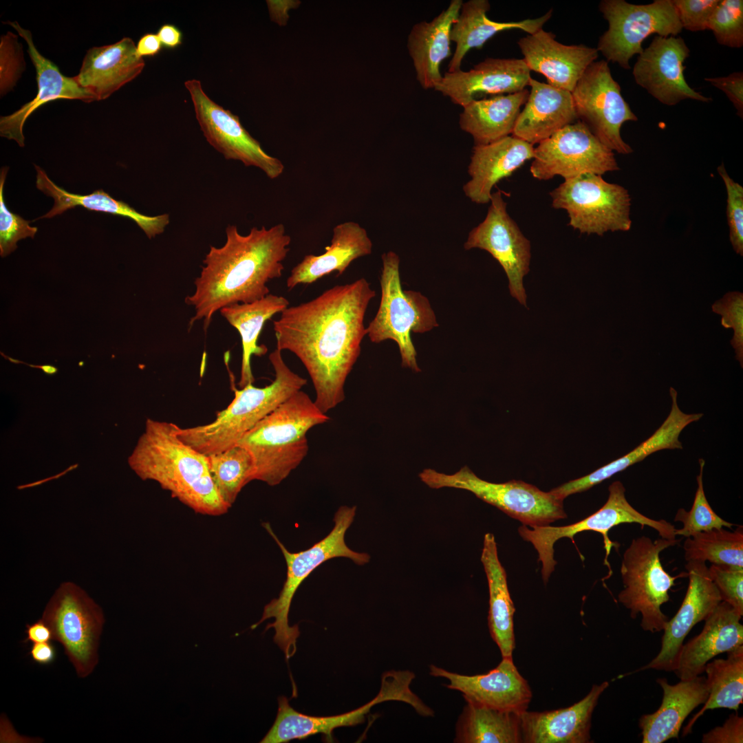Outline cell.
<instances>
[{"label":"cell","mask_w":743,"mask_h":743,"mask_svg":"<svg viewBox=\"0 0 743 743\" xmlns=\"http://www.w3.org/2000/svg\"><path fill=\"white\" fill-rule=\"evenodd\" d=\"M708 698L689 720L683 736L691 733L696 720L709 709L726 708L737 711L743 701V645L727 652L726 658H716L705 665Z\"/></svg>","instance_id":"cell-40"},{"label":"cell","mask_w":743,"mask_h":743,"mask_svg":"<svg viewBox=\"0 0 743 743\" xmlns=\"http://www.w3.org/2000/svg\"><path fill=\"white\" fill-rule=\"evenodd\" d=\"M685 568L689 578L687 590L678 612L668 620L663 629L660 650L649 663L633 673L650 669L674 671L685 637L695 625L704 621L722 601L704 562L687 561Z\"/></svg>","instance_id":"cell-19"},{"label":"cell","mask_w":743,"mask_h":743,"mask_svg":"<svg viewBox=\"0 0 743 743\" xmlns=\"http://www.w3.org/2000/svg\"><path fill=\"white\" fill-rule=\"evenodd\" d=\"M682 29L691 32L707 30L709 21L719 0H672Z\"/></svg>","instance_id":"cell-49"},{"label":"cell","mask_w":743,"mask_h":743,"mask_svg":"<svg viewBox=\"0 0 743 743\" xmlns=\"http://www.w3.org/2000/svg\"><path fill=\"white\" fill-rule=\"evenodd\" d=\"M26 637L23 643H43L53 640L52 632L47 624L42 619L32 624H27Z\"/></svg>","instance_id":"cell-53"},{"label":"cell","mask_w":743,"mask_h":743,"mask_svg":"<svg viewBox=\"0 0 743 743\" xmlns=\"http://www.w3.org/2000/svg\"><path fill=\"white\" fill-rule=\"evenodd\" d=\"M605 681L594 685L590 692L575 704L563 709L519 713L522 742L588 743L593 711L608 687Z\"/></svg>","instance_id":"cell-24"},{"label":"cell","mask_w":743,"mask_h":743,"mask_svg":"<svg viewBox=\"0 0 743 743\" xmlns=\"http://www.w3.org/2000/svg\"><path fill=\"white\" fill-rule=\"evenodd\" d=\"M430 674L446 678V687L461 692L465 700L490 707L521 713L527 710L532 691L515 665L513 658L502 661L488 673L463 675L430 665Z\"/></svg>","instance_id":"cell-20"},{"label":"cell","mask_w":743,"mask_h":743,"mask_svg":"<svg viewBox=\"0 0 743 743\" xmlns=\"http://www.w3.org/2000/svg\"><path fill=\"white\" fill-rule=\"evenodd\" d=\"M687 561H709L711 564L743 568V527L729 530L721 528L697 532L686 537L683 543Z\"/></svg>","instance_id":"cell-41"},{"label":"cell","mask_w":743,"mask_h":743,"mask_svg":"<svg viewBox=\"0 0 743 743\" xmlns=\"http://www.w3.org/2000/svg\"><path fill=\"white\" fill-rule=\"evenodd\" d=\"M466 702L456 724L455 742H522L520 713Z\"/></svg>","instance_id":"cell-39"},{"label":"cell","mask_w":743,"mask_h":743,"mask_svg":"<svg viewBox=\"0 0 743 743\" xmlns=\"http://www.w3.org/2000/svg\"><path fill=\"white\" fill-rule=\"evenodd\" d=\"M29 654L36 663L47 665L55 660L56 651L50 642L35 643L32 645Z\"/></svg>","instance_id":"cell-54"},{"label":"cell","mask_w":743,"mask_h":743,"mask_svg":"<svg viewBox=\"0 0 743 743\" xmlns=\"http://www.w3.org/2000/svg\"><path fill=\"white\" fill-rule=\"evenodd\" d=\"M679 541L662 537L652 541L643 535L634 539L623 553L621 574L624 588L618 600L629 610L632 618L641 615L644 631H663L669 620L660 608L669 601V592L680 575L672 577L665 570L660 554Z\"/></svg>","instance_id":"cell-8"},{"label":"cell","mask_w":743,"mask_h":743,"mask_svg":"<svg viewBox=\"0 0 743 743\" xmlns=\"http://www.w3.org/2000/svg\"><path fill=\"white\" fill-rule=\"evenodd\" d=\"M529 96L526 89L489 98L473 99L462 107L459 125L469 133L475 145H484L510 136L521 107Z\"/></svg>","instance_id":"cell-36"},{"label":"cell","mask_w":743,"mask_h":743,"mask_svg":"<svg viewBox=\"0 0 743 743\" xmlns=\"http://www.w3.org/2000/svg\"><path fill=\"white\" fill-rule=\"evenodd\" d=\"M41 618L50 627L78 676L91 674L98 662V649L105 622L101 607L76 584L64 582L56 590Z\"/></svg>","instance_id":"cell-12"},{"label":"cell","mask_w":743,"mask_h":743,"mask_svg":"<svg viewBox=\"0 0 743 743\" xmlns=\"http://www.w3.org/2000/svg\"><path fill=\"white\" fill-rule=\"evenodd\" d=\"M226 236L222 246H210L195 291L185 299L195 310L190 327L202 320L206 330L217 311L266 297L270 294L268 282L282 275L291 242L283 224L268 229L252 227L245 235L237 226L228 225Z\"/></svg>","instance_id":"cell-2"},{"label":"cell","mask_w":743,"mask_h":743,"mask_svg":"<svg viewBox=\"0 0 743 743\" xmlns=\"http://www.w3.org/2000/svg\"><path fill=\"white\" fill-rule=\"evenodd\" d=\"M290 305L282 297L268 294L266 297L248 303H236L222 308V316L239 333L242 345V358L240 388L253 384L250 359L252 355L261 356L268 352L264 345L257 343L259 336L266 321L277 313H281Z\"/></svg>","instance_id":"cell-38"},{"label":"cell","mask_w":743,"mask_h":743,"mask_svg":"<svg viewBox=\"0 0 743 743\" xmlns=\"http://www.w3.org/2000/svg\"><path fill=\"white\" fill-rule=\"evenodd\" d=\"M177 428L172 422L148 420L129 458L131 467L142 480L156 481L196 513H226L230 507L215 486L207 456L184 442Z\"/></svg>","instance_id":"cell-3"},{"label":"cell","mask_w":743,"mask_h":743,"mask_svg":"<svg viewBox=\"0 0 743 743\" xmlns=\"http://www.w3.org/2000/svg\"><path fill=\"white\" fill-rule=\"evenodd\" d=\"M319 255H308L291 270L286 286L310 284L336 271L341 275L355 259L372 253V242L366 230L358 223L347 222L333 229L331 244Z\"/></svg>","instance_id":"cell-33"},{"label":"cell","mask_w":743,"mask_h":743,"mask_svg":"<svg viewBox=\"0 0 743 743\" xmlns=\"http://www.w3.org/2000/svg\"><path fill=\"white\" fill-rule=\"evenodd\" d=\"M530 171L539 180H565L584 173L601 175L618 170L613 151L581 120L562 128L535 148Z\"/></svg>","instance_id":"cell-15"},{"label":"cell","mask_w":743,"mask_h":743,"mask_svg":"<svg viewBox=\"0 0 743 743\" xmlns=\"http://www.w3.org/2000/svg\"><path fill=\"white\" fill-rule=\"evenodd\" d=\"M701 741L702 743H742L743 718L737 713L731 714L722 726L704 734Z\"/></svg>","instance_id":"cell-50"},{"label":"cell","mask_w":743,"mask_h":743,"mask_svg":"<svg viewBox=\"0 0 743 743\" xmlns=\"http://www.w3.org/2000/svg\"><path fill=\"white\" fill-rule=\"evenodd\" d=\"M517 44L530 71L543 75L549 85L570 92L599 56L596 47L562 44L543 28L520 39Z\"/></svg>","instance_id":"cell-22"},{"label":"cell","mask_w":743,"mask_h":743,"mask_svg":"<svg viewBox=\"0 0 743 743\" xmlns=\"http://www.w3.org/2000/svg\"><path fill=\"white\" fill-rule=\"evenodd\" d=\"M26 41L28 52L34 65L38 91L36 97L15 112L0 119V133L2 137L15 140L23 147L25 137L23 129L28 117L40 107L57 99L80 100L85 103L96 100L94 96L83 88L74 77L64 76L50 60L40 54L32 41L31 32L23 28L17 22H8Z\"/></svg>","instance_id":"cell-23"},{"label":"cell","mask_w":743,"mask_h":743,"mask_svg":"<svg viewBox=\"0 0 743 743\" xmlns=\"http://www.w3.org/2000/svg\"><path fill=\"white\" fill-rule=\"evenodd\" d=\"M484 219L469 233L466 250L487 251L504 269L510 295L526 307L524 277L530 270L531 246L517 224L508 213L500 191L492 193Z\"/></svg>","instance_id":"cell-17"},{"label":"cell","mask_w":743,"mask_h":743,"mask_svg":"<svg viewBox=\"0 0 743 743\" xmlns=\"http://www.w3.org/2000/svg\"><path fill=\"white\" fill-rule=\"evenodd\" d=\"M463 1L451 0L448 7L431 21L413 25L407 47L416 79L424 89H434L442 78L440 65L451 56L450 32Z\"/></svg>","instance_id":"cell-30"},{"label":"cell","mask_w":743,"mask_h":743,"mask_svg":"<svg viewBox=\"0 0 743 743\" xmlns=\"http://www.w3.org/2000/svg\"><path fill=\"white\" fill-rule=\"evenodd\" d=\"M530 78L523 58H487L469 71L446 72L434 89L462 107L479 94L497 96L521 91Z\"/></svg>","instance_id":"cell-21"},{"label":"cell","mask_w":743,"mask_h":743,"mask_svg":"<svg viewBox=\"0 0 743 743\" xmlns=\"http://www.w3.org/2000/svg\"><path fill=\"white\" fill-rule=\"evenodd\" d=\"M712 311L722 317L721 325L733 330L731 344L735 358L743 367V293L729 292L712 305Z\"/></svg>","instance_id":"cell-46"},{"label":"cell","mask_w":743,"mask_h":743,"mask_svg":"<svg viewBox=\"0 0 743 743\" xmlns=\"http://www.w3.org/2000/svg\"><path fill=\"white\" fill-rule=\"evenodd\" d=\"M656 682L663 690L660 707L652 713L643 715L639 719L643 743H663L678 738L683 722L699 705L708 698L709 691L705 677L680 680L671 685L666 678Z\"/></svg>","instance_id":"cell-31"},{"label":"cell","mask_w":743,"mask_h":743,"mask_svg":"<svg viewBox=\"0 0 743 743\" xmlns=\"http://www.w3.org/2000/svg\"><path fill=\"white\" fill-rule=\"evenodd\" d=\"M578 118L613 151L628 154L632 147L621 138V128L627 121H636L613 78L607 61L593 62L571 92Z\"/></svg>","instance_id":"cell-14"},{"label":"cell","mask_w":743,"mask_h":743,"mask_svg":"<svg viewBox=\"0 0 743 743\" xmlns=\"http://www.w3.org/2000/svg\"><path fill=\"white\" fill-rule=\"evenodd\" d=\"M145 63L129 37L86 53L76 81L96 98L105 100L142 72Z\"/></svg>","instance_id":"cell-26"},{"label":"cell","mask_w":743,"mask_h":743,"mask_svg":"<svg viewBox=\"0 0 743 743\" xmlns=\"http://www.w3.org/2000/svg\"><path fill=\"white\" fill-rule=\"evenodd\" d=\"M717 42L726 47L743 46V1L719 0L709 21Z\"/></svg>","instance_id":"cell-44"},{"label":"cell","mask_w":743,"mask_h":743,"mask_svg":"<svg viewBox=\"0 0 743 743\" xmlns=\"http://www.w3.org/2000/svg\"><path fill=\"white\" fill-rule=\"evenodd\" d=\"M419 477L431 488L448 487L468 491L530 528L548 526L567 517L563 500L521 480L488 482L477 476L467 466L451 475L425 469Z\"/></svg>","instance_id":"cell-9"},{"label":"cell","mask_w":743,"mask_h":743,"mask_svg":"<svg viewBox=\"0 0 743 743\" xmlns=\"http://www.w3.org/2000/svg\"><path fill=\"white\" fill-rule=\"evenodd\" d=\"M162 45L157 35L147 33L142 35L136 45L137 54L140 56H154L162 50Z\"/></svg>","instance_id":"cell-55"},{"label":"cell","mask_w":743,"mask_h":743,"mask_svg":"<svg viewBox=\"0 0 743 743\" xmlns=\"http://www.w3.org/2000/svg\"><path fill=\"white\" fill-rule=\"evenodd\" d=\"M704 464V460L700 458V472L696 477L698 486L691 508L689 511L682 508H679L674 517L675 521H680L682 524L681 528L676 529V535L689 537L697 532L707 531L713 528L732 529V527L735 526L718 516L709 504L703 486Z\"/></svg>","instance_id":"cell-43"},{"label":"cell","mask_w":743,"mask_h":743,"mask_svg":"<svg viewBox=\"0 0 743 743\" xmlns=\"http://www.w3.org/2000/svg\"><path fill=\"white\" fill-rule=\"evenodd\" d=\"M375 296L360 278L288 306L273 321L277 349L291 352L303 364L315 389L314 402L325 413L345 399L346 379L367 335L366 310Z\"/></svg>","instance_id":"cell-1"},{"label":"cell","mask_w":743,"mask_h":743,"mask_svg":"<svg viewBox=\"0 0 743 743\" xmlns=\"http://www.w3.org/2000/svg\"><path fill=\"white\" fill-rule=\"evenodd\" d=\"M742 616L721 601L704 620L702 632L683 644L674 671L680 680L694 678L704 672L716 656L743 645Z\"/></svg>","instance_id":"cell-28"},{"label":"cell","mask_w":743,"mask_h":743,"mask_svg":"<svg viewBox=\"0 0 743 743\" xmlns=\"http://www.w3.org/2000/svg\"><path fill=\"white\" fill-rule=\"evenodd\" d=\"M491 9L487 0H469L463 2L451 25L450 39L455 44V51L449 63V72L461 69L462 61L473 48L480 49L484 43L499 32L520 29L532 34L542 29L551 18L552 10L536 19L520 21L497 22L489 19L486 13Z\"/></svg>","instance_id":"cell-32"},{"label":"cell","mask_w":743,"mask_h":743,"mask_svg":"<svg viewBox=\"0 0 743 743\" xmlns=\"http://www.w3.org/2000/svg\"><path fill=\"white\" fill-rule=\"evenodd\" d=\"M184 85L193 102L196 119L206 141L226 160L241 161L260 169L270 179L280 176L284 165L268 155L241 125L239 117L211 100L196 79Z\"/></svg>","instance_id":"cell-16"},{"label":"cell","mask_w":743,"mask_h":743,"mask_svg":"<svg viewBox=\"0 0 743 743\" xmlns=\"http://www.w3.org/2000/svg\"><path fill=\"white\" fill-rule=\"evenodd\" d=\"M480 559L488 586L490 634L502 658H513L515 608L508 590L506 572L499 559L495 539L491 532L484 535Z\"/></svg>","instance_id":"cell-37"},{"label":"cell","mask_w":743,"mask_h":743,"mask_svg":"<svg viewBox=\"0 0 743 743\" xmlns=\"http://www.w3.org/2000/svg\"><path fill=\"white\" fill-rule=\"evenodd\" d=\"M274 379L264 387L249 384L238 389L230 405L211 423L189 428L177 426L178 437L197 451L211 455L237 444L260 420L296 392L307 380L292 371L277 348L269 355Z\"/></svg>","instance_id":"cell-5"},{"label":"cell","mask_w":743,"mask_h":743,"mask_svg":"<svg viewBox=\"0 0 743 743\" xmlns=\"http://www.w3.org/2000/svg\"><path fill=\"white\" fill-rule=\"evenodd\" d=\"M705 81L722 90L732 103L737 115L743 118V73L733 72L726 76L705 78Z\"/></svg>","instance_id":"cell-51"},{"label":"cell","mask_w":743,"mask_h":743,"mask_svg":"<svg viewBox=\"0 0 743 743\" xmlns=\"http://www.w3.org/2000/svg\"><path fill=\"white\" fill-rule=\"evenodd\" d=\"M690 50L680 36H655L635 63V82L661 103L674 106L691 99L709 103L712 98L692 89L687 83L684 63Z\"/></svg>","instance_id":"cell-18"},{"label":"cell","mask_w":743,"mask_h":743,"mask_svg":"<svg viewBox=\"0 0 743 743\" xmlns=\"http://www.w3.org/2000/svg\"><path fill=\"white\" fill-rule=\"evenodd\" d=\"M34 167L36 171V188L46 195L52 197L54 201L52 209L39 219L52 218L67 210L80 206L90 211L131 219L144 231L149 239L162 234L170 223L168 213L155 216L143 215L128 204L113 198L103 189L96 190L88 195L69 193L54 183L40 166L34 165Z\"/></svg>","instance_id":"cell-35"},{"label":"cell","mask_w":743,"mask_h":743,"mask_svg":"<svg viewBox=\"0 0 743 743\" xmlns=\"http://www.w3.org/2000/svg\"><path fill=\"white\" fill-rule=\"evenodd\" d=\"M609 495L605 504L596 512L585 519L563 526H534L528 528L521 525L518 532L524 540L532 544L537 551L539 561L541 563V577L546 583L554 570L557 561L554 559V544L561 538H570L583 531H594L602 535L605 557L604 564L612 573L608 557L614 543L608 536L609 531L622 524H638L654 529L660 537L675 539L676 528L665 519L649 518L634 508L627 501L625 488L620 481L612 482L608 487Z\"/></svg>","instance_id":"cell-10"},{"label":"cell","mask_w":743,"mask_h":743,"mask_svg":"<svg viewBox=\"0 0 743 743\" xmlns=\"http://www.w3.org/2000/svg\"><path fill=\"white\" fill-rule=\"evenodd\" d=\"M206 456L215 486L222 499L230 508L241 489L254 480L253 458L246 448L239 444Z\"/></svg>","instance_id":"cell-42"},{"label":"cell","mask_w":743,"mask_h":743,"mask_svg":"<svg viewBox=\"0 0 743 743\" xmlns=\"http://www.w3.org/2000/svg\"><path fill=\"white\" fill-rule=\"evenodd\" d=\"M356 510V506L340 507L334 515V525L330 532L310 548L298 552H290L274 533L270 524H263L283 554L287 573L279 596L265 605L261 619L250 628L254 629L264 621L274 618L265 630L274 629V642L284 652L287 660L295 654L300 635L298 625H290L288 614L294 594L303 581L320 565L333 558H348L360 566L370 560L368 554L352 550L345 541V532L354 521Z\"/></svg>","instance_id":"cell-6"},{"label":"cell","mask_w":743,"mask_h":743,"mask_svg":"<svg viewBox=\"0 0 743 743\" xmlns=\"http://www.w3.org/2000/svg\"><path fill=\"white\" fill-rule=\"evenodd\" d=\"M392 699L390 690L381 687L373 700L358 709L335 715L312 716L296 711L286 697L281 696L278 698L279 707L274 724L260 742L286 743L316 734L324 735L331 742L334 729L363 723L373 706Z\"/></svg>","instance_id":"cell-34"},{"label":"cell","mask_w":743,"mask_h":743,"mask_svg":"<svg viewBox=\"0 0 743 743\" xmlns=\"http://www.w3.org/2000/svg\"><path fill=\"white\" fill-rule=\"evenodd\" d=\"M330 419L302 390L280 404L237 444L253 458L254 480L279 484L307 455L308 431Z\"/></svg>","instance_id":"cell-4"},{"label":"cell","mask_w":743,"mask_h":743,"mask_svg":"<svg viewBox=\"0 0 743 743\" xmlns=\"http://www.w3.org/2000/svg\"><path fill=\"white\" fill-rule=\"evenodd\" d=\"M718 171L727 192V219L729 239L735 252L743 255V188L728 175L722 164Z\"/></svg>","instance_id":"cell-47"},{"label":"cell","mask_w":743,"mask_h":743,"mask_svg":"<svg viewBox=\"0 0 743 743\" xmlns=\"http://www.w3.org/2000/svg\"><path fill=\"white\" fill-rule=\"evenodd\" d=\"M9 168H1L0 173V255L5 257L14 251L17 243L26 237L34 238L38 228L31 226L30 221L11 212L6 206L3 187Z\"/></svg>","instance_id":"cell-45"},{"label":"cell","mask_w":743,"mask_h":743,"mask_svg":"<svg viewBox=\"0 0 743 743\" xmlns=\"http://www.w3.org/2000/svg\"><path fill=\"white\" fill-rule=\"evenodd\" d=\"M529 96L512 136L532 145L578 118L571 92L530 78Z\"/></svg>","instance_id":"cell-29"},{"label":"cell","mask_w":743,"mask_h":743,"mask_svg":"<svg viewBox=\"0 0 743 743\" xmlns=\"http://www.w3.org/2000/svg\"><path fill=\"white\" fill-rule=\"evenodd\" d=\"M670 411L662 424L647 440L626 455L581 477L557 486V493L566 498L572 494L586 491L632 465L643 461L649 455L664 449H682L679 440L682 431L690 424L698 421L703 413H687L679 407L675 389L670 387Z\"/></svg>","instance_id":"cell-25"},{"label":"cell","mask_w":743,"mask_h":743,"mask_svg":"<svg viewBox=\"0 0 743 743\" xmlns=\"http://www.w3.org/2000/svg\"><path fill=\"white\" fill-rule=\"evenodd\" d=\"M552 206L564 209L568 225L581 233L603 235L627 231L632 226L631 199L627 190L609 183L601 175L584 173L565 180L550 191Z\"/></svg>","instance_id":"cell-13"},{"label":"cell","mask_w":743,"mask_h":743,"mask_svg":"<svg viewBox=\"0 0 743 743\" xmlns=\"http://www.w3.org/2000/svg\"><path fill=\"white\" fill-rule=\"evenodd\" d=\"M156 34L162 47L166 49H176L182 44V32L173 24L165 23L162 25Z\"/></svg>","instance_id":"cell-52"},{"label":"cell","mask_w":743,"mask_h":743,"mask_svg":"<svg viewBox=\"0 0 743 743\" xmlns=\"http://www.w3.org/2000/svg\"><path fill=\"white\" fill-rule=\"evenodd\" d=\"M709 568L711 579L718 588L722 601L730 605L743 615V568L711 564Z\"/></svg>","instance_id":"cell-48"},{"label":"cell","mask_w":743,"mask_h":743,"mask_svg":"<svg viewBox=\"0 0 743 743\" xmlns=\"http://www.w3.org/2000/svg\"><path fill=\"white\" fill-rule=\"evenodd\" d=\"M381 299L376 316L366 327L371 342L394 341L402 365L420 372L411 334L425 333L438 326L429 299L421 292L404 290L400 277V257L393 251L382 255Z\"/></svg>","instance_id":"cell-7"},{"label":"cell","mask_w":743,"mask_h":743,"mask_svg":"<svg viewBox=\"0 0 743 743\" xmlns=\"http://www.w3.org/2000/svg\"><path fill=\"white\" fill-rule=\"evenodd\" d=\"M599 10L608 22L601 36L597 50L607 61L629 69V60L643 51V43L653 34L676 36L682 30L672 0H654L648 4H633L624 0H603Z\"/></svg>","instance_id":"cell-11"},{"label":"cell","mask_w":743,"mask_h":743,"mask_svg":"<svg viewBox=\"0 0 743 743\" xmlns=\"http://www.w3.org/2000/svg\"><path fill=\"white\" fill-rule=\"evenodd\" d=\"M533 146L512 135L474 145L468 167L471 179L463 186L465 195L476 204L490 202L493 188L533 158Z\"/></svg>","instance_id":"cell-27"}]
</instances>
